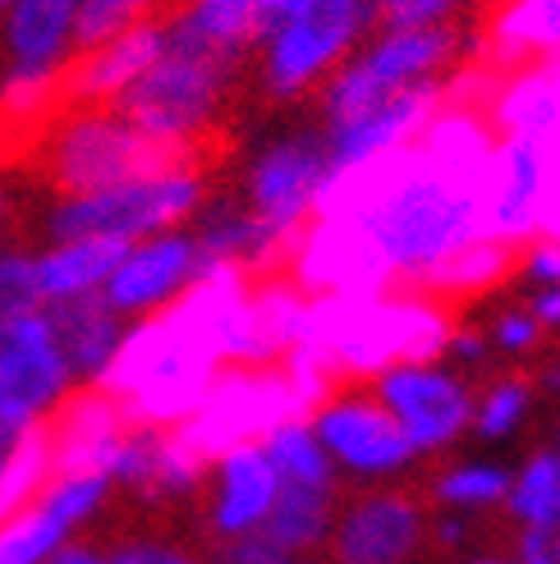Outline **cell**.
Returning a JSON list of instances; mask_svg holds the SVG:
<instances>
[{"label":"cell","mask_w":560,"mask_h":564,"mask_svg":"<svg viewBox=\"0 0 560 564\" xmlns=\"http://www.w3.org/2000/svg\"><path fill=\"white\" fill-rule=\"evenodd\" d=\"M248 290L254 271L207 262V271L171 307L129 322L97 386L116 394L133 427L175 432L203 409L212 381L230 368V340Z\"/></svg>","instance_id":"obj_1"},{"label":"cell","mask_w":560,"mask_h":564,"mask_svg":"<svg viewBox=\"0 0 560 564\" xmlns=\"http://www.w3.org/2000/svg\"><path fill=\"white\" fill-rule=\"evenodd\" d=\"M317 216H349L368 225V235L386 248L400 285L423 290L455 252L483 239V188L418 148H400L390 156L331 171Z\"/></svg>","instance_id":"obj_2"},{"label":"cell","mask_w":560,"mask_h":564,"mask_svg":"<svg viewBox=\"0 0 560 564\" xmlns=\"http://www.w3.org/2000/svg\"><path fill=\"white\" fill-rule=\"evenodd\" d=\"M460 313L445 299L396 285L386 294H326L308 307L303 349H313L341 386H373L405 362H437L451 349Z\"/></svg>","instance_id":"obj_3"},{"label":"cell","mask_w":560,"mask_h":564,"mask_svg":"<svg viewBox=\"0 0 560 564\" xmlns=\"http://www.w3.org/2000/svg\"><path fill=\"white\" fill-rule=\"evenodd\" d=\"M244 88H248V65L216 51L198 33H189L165 10V51L116 106L152 138L207 152L212 133L226 124Z\"/></svg>","instance_id":"obj_4"},{"label":"cell","mask_w":560,"mask_h":564,"mask_svg":"<svg viewBox=\"0 0 560 564\" xmlns=\"http://www.w3.org/2000/svg\"><path fill=\"white\" fill-rule=\"evenodd\" d=\"M33 161L51 197H69L193 165L203 161V152L152 138L120 106H61L33 138Z\"/></svg>","instance_id":"obj_5"},{"label":"cell","mask_w":560,"mask_h":564,"mask_svg":"<svg viewBox=\"0 0 560 564\" xmlns=\"http://www.w3.org/2000/svg\"><path fill=\"white\" fill-rule=\"evenodd\" d=\"M473 55H478V37L469 23H377L373 37L322 83L308 110L313 124L326 129L381 97L455 78Z\"/></svg>","instance_id":"obj_6"},{"label":"cell","mask_w":560,"mask_h":564,"mask_svg":"<svg viewBox=\"0 0 560 564\" xmlns=\"http://www.w3.org/2000/svg\"><path fill=\"white\" fill-rule=\"evenodd\" d=\"M377 23V0H303L254 55L248 93L271 110L308 106L322 93V83L373 37Z\"/></svg>","instance_id":"obj_7"},{"label":"cell","mask_w":560,"mask_h":564,"mask_svg":"<svg viewBox=\"0 0 560 564\" xmlns=\"http://www.w3.org/2000/svg\"><path fill=\"white\" fill-rule=\"evenodd\" d=\"M212 175L203 161L175 165L148 180H129L101 193H69V197H51L42 212V239H78V235H97V239H148L165 230H189L198 212L212 197Z\"/></svg>","instance_id":"obj_8"},{"label":"cell","mask_w":560,"mask_h":564,"mask_svg":"<svg viewBox=\"0 0 560 564\" xmlns=\"http://www.w3.org/2000/svg\"><path fill=\"white\" fill-rule=\"evenodd\" d=\"M326 180H331V152L322 129L313 120H294L271 129L244 156L235 193L271 235L294 243L303 235V225L317 216Z\"/></svg>","instance_id":"obj_9"},{"label":"cell","mask_w":560,"mask_h":564,"mask_svg":"<svg viewBox=\"0 0 560 564\" xmlns=\"http://www.w3.org/2000/svg\"><path fill=\"white\" fill-rule=\"evenodd\" d=\"M290 417H308L299 390L280 362H262V368H226L212 381L203 409L175 432L193 455L216 464L239 445H262Z\"/></svg>","instance_id":"obj_10"},{"label":"cell","mask_w":560,"mask_h":564,"mask_svg":"<svg viewBox=\"0 0 560 564\" xmlns=\"http://www.w3.org/2000/svg\"><path fill=\"white\" fill-rule=\"evenodd\" d=\"M308 422H313L317 441L326 445V455L349 491L409 482L423 464L405 441L400 422L373 394V386H335Z\"/></svg>","instance_id":"obj_11"},{"label":"cell","mask_w":560,"mask_h":564,"mask_svg":"<svg viewBox=\"0 0 560 564\" xmlns=\"http://www.w3.org/2000/svg\"><path fill=\"white\" fill-rule=\"evenodd\" d=\"M373 394L400 422L405 441L423 464L455 455L473 436V394H478V381L451 368L445 358L390 368L373 381Z\"/></svg>","instance_id":"obj_12"},{"label":"cell","mask_w":560,"mask_h":564,"mask_svg":"<svg viewBox=\"0 0 560 564\" xmlns=\"http://www.w3.org/2000/svg\"><path fill=\"white\" fill-rule=\"evenodd\" d=\"M432 505L423 487H358L341 500L322 564H423Z\"/></svg>","instance_id":"obj_13"},{"label":"cell","mask_w":560,"mask_h":564,"mask_svg":"<svg viewBox=\"0 0 560 564\" xmlns=\"http://www.w3.org/2000/svg\"><path fill=\"white\" fill-rule=\"evenodd\" d=\"M286 275L303 294H386L400 285L386 248L349 216H313L286 252Z\"/></svg>","instance_id":"obj_14"},{"label":"cell","mask_w":560,"mask_h":564,"mask_svg":"<svg viewBox=\"0 0 560 564\" xmlns=\"http://www.w3.org/2000/svg\"><path fill=\"white\" fill-rule=\"evenodd\" d=\"M74 386L78 381L46 307L0 322V422H42Z\"/></svg>","instance_id":"obj_15"},{"label":"cell","mask_w":560,"mask_h":564,"mask_svg":"<svg viewBox=\"0 0 560 564\" xmlns=\"http://www.w3.org/2000/svg\"><path fill=\"white\" fill-rule=\"evenodd\" d=\"M110 500H116V482L101 473L55 477L42 500L0 519V564H46L83 528H93L110 510Z\"/></svg>","instance_id":"obj_16"},{"label":"cell","mask_w":560,"mask_h":564,"mask_svg":"<svg viewBox=\"0 0 560 564\" xmlns=\"http://www.w3.org/2000/svg\"><path fill=\"white\" fill-rule=\"evenodd\" d=\"M203 271H207V258L198 239H193V230H165V235L133 239L101 294L120 317L133 322V317L171 307Z\"/></svg>","instance_id":"obj_17"},{"label":"cell","mask_w":560,"mask_h":564,"mask_svg":"<svg viewBox=\"0 0 560 564\" xmlns=\"http://www.w3.org/2000/svg\"><path fill=\"white\" fill-rule=\"evenodd\" d=\"M451 93H455V78L423 83V88L381 97L373 106L354 110V116L326 124L322 138H326V152H331V171L377 161V156H390V152L418 143V133L432 124V116H437L445 101H451Z\"/></svg>","instance_id":"obj_18"},{"label":"cell","mask_w":560,"mask_h":564,"mask_svg":"<svg viewBox=\"0 0 560 564\" xmlns=\"http://www.w3.org/2000/svg\"><path fill=\"white\" fill-rule=\"evenodd\" d=\"M280 496V473L267 459L262 445H239L230 455H220L207 473V487L198 500V532L203 546H220L262 532L267 514Z\"/></svg>","instance_id":"obj_19"},{"label":"cell","mask_w":560,"mask_h":564,"mask_svg":"<svg viewBox=\"0 0 560 564\" xmlns=\"http://www.w3.org/2000/svg\"><path fill=\"white\" fill-rule=\"evenodd\" d=\"M551 188L547 143L528 138H500L492 171L483 180V235L510 248H524L538 235V212Z\"/></svg>","instance_id":"obj_20"},{"label":"cell","mask_w":560,"mask_h":564,"mask_svg":"<svg viewBox=\"0 0 560 564\" xmlns=\"http://www.w3.org/2000/svg\"><path fill=\"white\" fill-rule=\"evenodd\" d=\"M46 427H51V449H55V477H74V473L110 477L133 422L120 409L116 394H106L101 386H74L51 409Z\"/></svg>","instance_id":"obj_21"},{"label":"cell","mask_w":560,"mask_h":564,"mask_svg":"<svg viewBox=\"0 0 560 564\" xmlns=\"http://www.w3.org/2000/svg\"><path fill=\"white\" fill-rule=\"evenodd\" d=\"M78 55V0H14L0 14V69L65 83Z\"/></svg>","instance_id":"obj_22"},{"label":"cell","mask_w":560,"mask_h":564,"mask_svg":"<svg viewBox=\"0 0 560 564\" xmlns=\"http://www.w3.org/2000/svg\"><path fill=\"white\" fill-rule=\"evenodd\" d=\"M161 51H165V14L143 19L116 37L78 51L74 65L65 69V106H116L157 65Z\"/></svg>","instance_id":"obj_23"},{"label":"cell","mask_w":560,"mask_h":564,"mask_svg":"<svg viewBox=\"0 0 560 564\" xmlns=\"http://www.w3.org/2000/svg\"><path fill=\"white\" fill-rule=\"evenodd\" d=\"M483 110L500 138H528V143L560 138V61L538 55L510 69H492Z\"/></svg>","instance_id":"obj_24"},{"label":"cell","mask_w":560,"mask_h":564,"mask_svg":"<svg viewBox=\"0 0 560 564\" xmlns=\"http://www.w3.org/2000/svg\"><path fill=\"white\" fill-rule=\"evenodd\" d=\"M189 230L198 239L207 262H230V267H244L254 275L286 271L290 243L280 235H271L267 225L244 207L239 193H212L207 207L198 212V220H193Z\"/></svg>","instance_id":"obj_25"},{"label":"cell","mask_w":560,"mask_h":564,"mask_svg":"<svg viewBox=\"0 0 560 564\" xmlns=\"http://www.w3.org/2000/svg\"><path fill=\"white\" fill-rule=\"evenodd\" d=\"M299 6L303 0H175L171 14L189 28V33H198L216 51H226L254 69V55L262 51V42Z\"/></svg>","instance_id":"obj_26"},{"label":"cell","mask_w":560,"mask_h":564,"mask_svg":"<svg viewBox=\"0 0 560 564\" xmlns=\"http://www.w3.org/2000/svg\"><path fill=\"white\" fill-rule=\"evenodd\" d=\"M51 326H55V340H61L65 358H69V372L78 386H97V377L110 368L116 358L129 317H120L116 307L106 303V294H88V299H69V303H55L46 307Z\"/></svg>","instance_id":"obj_27"},{"label":"cell","mask_w":560,"mask_h":564,"mask_svg":"<svg viewBox=\"0 0 560 564\" xmlns=\"http://www.w3.org/2000/svg\"><path fill=\"white\" fill-rule=\"evenodd\" d=\"M120 239H97V235H78V239H42L37 248V285L42 303H69V299H88L101 294L116 262L125 258Z\"/></svg>","instance_id":"obj_28"},{"label":"cell","mask_w":560,"mask_h":564,"mask_svg":"<svg viewBox=\"0 0 560 564\" xmlns=\"http://www.w3.org/2000/svg\"><path fill=\"white\" fill-rule=\"evenodd\" d=\"M510 473H515L510 464L487 459V455H469V459L445 455L428 473L423 496H428L432 510H460V514H473V519H487V514L506 510Z\"/></svg>","instance_id":"obj_29"},{"label":"cell","mask_w":560,"mask_h":564,"mask_svg":"<svg viewBox=\"0 0 560 564\" xmlns=\"http://www.w3.org/2000/svg\"><path fill=\"white\" fill-rule=\"evenodd\" d=\"M519 275V248L500 243V239H473L445 267H437V275L428 280V294L445 299V303H473V299H492L496 290H506Z\"/></svg>","instance_id":"obj_30"},{"label":"cell","mask_w":560,"mask_h":564,"mask_svg":"<svg viewBox=\"0 0 560 564\" xmlns=\"http://www.w3.org/2000/svg\"><path fill=\"white\" fill-rule=\"evenodd\" d=\"M341 500L345 491H313V487H280L271 514H267V538L280 542L294 555L308 560H322L326 542H331V528L335 514H341Z\"/></svg>","instance_id":"obj_31"},{"label":"cell","mask_w":560,"mask_h":564,"mask_svg":"<svg viewBox=\"0 0 560 564\" xmlns=\"http://www.w3.org/2000/svg\"><path fill=\"white\" fill-rule=\"evenodd\" d=\"M538 386L524 368H500L487 372L473 394V441L483 445H506L515 441L538 413Z\"/></svg>","instance_id":"obj_32"},{"label":"cell","mask_w":560,"mask_h":564,"mask_svg":"<svg viewBox=\"0 0 560 564\" xmlns=\"http://www.w3.org/2000/svg\"><path fill=\"white\" fill-rule=\"evenodd\" d=\"M267 459L280 473V487H313V491H345L341 473H335L326 445L317 441L313 422L308 417H290L262 441Z\"/></svg>","instance_id":"obj_33"},{"label":"cell","mask_w":560,"mask_h":564,"mask_svg":"<svg viewBox=\"0 0 560 564\" xmlns=\"http://www.w3.org/2000/svg\"><path fill=\"white\" fill-rule=\"evenodd\" d=\"M51 482H55V449H51V427L42 417V422H28L14 436L6 468H0V519H10L28 510L33 500H42Z\"/></svg>","instance_id":"obj_34"},{"label":"cell","mask_w":560,"mask_h":564,"mask_svg":"<svg viewBox=\"0 0 560 564\" xmlns=\"http://www.w3.org/2000/svg\"><path fill=\"white\" fill-rule=\"evenodd\" d=\"M556 510H560V449L547 441L538 449H528V455L515 464L510 496H506L500 519L510 528H524V523H538Z\"/></svg>","instance_id":"obj_35"},{"label":"cell","mask_w":560,"mask_h":564,"mask_svg":"<svg viewBox=\"0 0 560 564\" xmlns=\"http://www.w3.org/2000/svg\"><path fill=\"white\" fill-rule=\"evenodd\" d=\"M483 330H487L492 354L500 362H538L547 349V326L534 317L528 303H500L483 322Z\"/></svg>","instance_id":"obj_36"},{"label":"cell","mask_w":560,"mask_h":564,"mask_svg":"<svg viewBox=\"0 0 560 564\" xmlns=\"http://www.w3.org/2000/svg\"><path fill=\"white\" fill-rule=\"evenodd\" d=\"M37 307H46L37 285V248L23 239H0V322Z\"/></svg>","instance_id":"obj_37"},{"label":"cell","mask_w":560,"mask_h":564,"mask_svg":"<svg viewBox=\"0 0 560 564\" xmlns=\"http://www.w3.org/2000/svg\"><path fill=\"white\" fill-rule=\"evenodd\" d=\"M175 0H78V51H88L125 28L165 14Z\"/></svg>","instance_id":"obj_38"},{"label":"cell","mask_w":560,"mask_h":564,"mask_svg":"<svg viewBox=\"0 0 560 564\" xmlns=\"http://www.w3.org/2000/svg\"><path fill=\"white\" fill-rule=\"evenodd\" d=\"M106 551V564H203L207 546H189L175 542L165 532H129V538H116Z\"/></svg>","instance_id":"obj_39"},{"label":"cell","mask_w":560,"mask_h":564,"mask_svg":"<svg viewBox=\"0 0 560 564\" xmlns=\"http://www.w3.org/2000/svg\"><path fill=\"white\" fill-rule=\"evenodd\" d=\"M381 23H469L483 0H377Z\"/></svg>","instance_id":"obj_40"},{"label":"cell","mask_w":560,"mask_h":564,"mask_svg":"<svg viewBox=\"0 0 560 564\" xmlns=\"http://www.w3.org/2000/svg\"><path fill=\"white\" fill-rule=\"evenodd\" d=\"M473 532H478V519L460 514V510H432L428 519V555L455 564L460 555L473 551Z\"/></svg>","instance_id":"obj_41"},{"label":"cell","mask_w":560,"mask_h":564,"mask_svg":"<svg viewBox=\"0 0 560 564\" xmlns=\"http://www.w3.org/2000/svg\"><path fill=\"white\" fill-rule=\"evenodd\" d=\"M207 555H212L216 564H322V560H308V555L286 551L280 542H271L267 532H248V538L207 546Z\"/></svg>","instance_id":"obj_42"},{"label":"cell","mask_w":560,"mask_h":564,"mask_svg":"<svg viewBox=\"0 0 560 564\" xmlns=\"http://www.w3.org/2000/svg\"><path fill=\"white\" fill-rule=\"evenodd\" d=\"M510 551L519 564H560V510L538 523L510 528Z\"/></svg>","instance_id":"obj_43"},{"label":"cell","mask_w":560,"mask_h":564,"mask_svg":"<svg viewBox=\"0 0 560 564\" xmlns=\"http://www.w3.org/2000/svg\"><path fill=\"white\" fill-rule=\"evenodd\" d=\"M492 340H487V330L483 326H473V322H460L455 335H451V349H445V362L460 372H469L473 381H483L492 372Z\"/></svg>","instance_id":"obj_44"},{"label":"cell","mask_w":560,"mask_h":564,"mask_svg":"<svg viewBox=\"0 0 560 564\" xmlns=\"http://www.w3.org/2000/svg\"><path fill=\"white\" fill-rule=\"evenodd\" d=\"M519 280L528 290L560 285V239H528L519 248Z\"/></svg>","instance_id":"obj_45"},{"label":"cell","mask_w":560,"mask_h":564,"mask_svg":"<svg viewBox=\"0 0 560 564\" xmlns=\"http://www.w3.org/2000/svg\"><path fill=\"white\" fill-rule=\"evenodd\" d=\"M534 307V317L547 326V335H560V285H542V290H528L524 299Z\"/></svg>","instance_id":"obj_46"},{"label":"cell","mask_w":560,"mask_h":564,"mask_svg":"<svg viewBox=\"0 0 560 564\" xmlns=\"http://www.w3.org/2000/svg\"><path fill=\"white\" fill-rule=\"evenodd\" d=\"M528 377H534L542 400H560V354L538 358V368H528Z\"/></svg>","instance_id":"obj_47"},{"label":"cell","mask_w":560,"mask_h":564,"mask_svg":"<svg viewBox=\"0 0 560 564\" xmlns=\"http://www.w3.org/2000/svg\"><path fill=\"white\" fill-rule=\"evenodd\" d=\"M46 564H106V551L93 542H69L65 551H55Z\"/></svg>","instance_id":"obj_48"},{"label":"cell","mask_w":560,"mask_h":564,"mask_svg":"<svg viewBox=\"0 0 560 564\" xmlns=\"http://www.w3.org/2000/svg\"><path fill=\"white\" fill-rule=\"evenodd\" d=\"M10 230H14V193L0 180V239H10Z\"/></svg>","instance_id":"obj_49"},{"label":"cell","mask_w":560,"mask_h":564,"mask_svg":"<svg viewBox=\"0 0 560 564\" xmlns=\"http://www.w3.org/2000/svg\"><path fill=\"white\" fill-rule=\"evenodd\" d=\"M455 564H519V560H515V551H469Z\"/></svg>","instance_id":"obj_50"},{"label":"cell","mask_w":560,"mask_h":564,"mask_svg":"<svg viewBox=\"0 0 560 564\" xmlns=\"http://www.w3.org/2000/svg\"><path fill=\"white\" fill-rule=\"evenodd\" d=\"M547 441H551V445L560 449V413H556V422H551V436H547Z\"/></svg>","instance_id":"obj_51"},{"label":"cell","mask_w":560,"mask_h":564,"mask_svg":"<svg viewBox=\"0 0 560 564\" xmlns=\"http://www.w3.org/2000/svg\"><path fill=\"white\" fill-rule=\"evenodd\" d=\"M10 6H14V0H0V14H6V10H10Z\"/></svg>","instance_id":"obj_52"},{"label":"cell","mask_w":560,"mask_h":564,"mask_svg":"<svg viewBox=\"0 0 560 564\" xmlns=\"http://www.w3.org/2000/svg\"><path fill=\"white\" fill-rule=\"evenodd\" d=\"M203 564H216V560H212V555H207V560H203Z\"/></svg>","instance_id":"obj_53"}]
</instances>
